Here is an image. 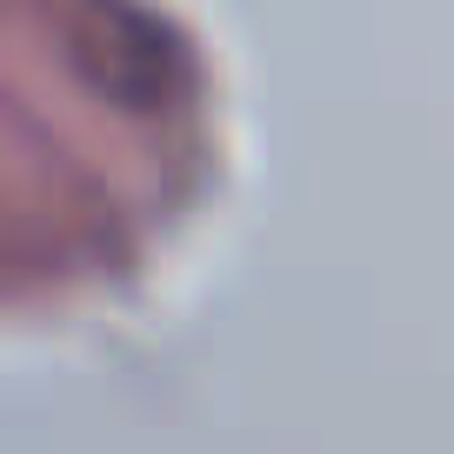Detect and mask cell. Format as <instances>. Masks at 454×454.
<instances>
[{"label": "cell", "instance_id": "obj_1", "mask_svg": "<svg viewBox=\"0 0 454 454\" xmlns=\"http://www.w3.org/2000/svg\"><path fill=\"white\" fill-rule=\"evenodd\" d=\"M74 54H81V67L94 74L114 100H134V107H160L174 74H181L168 34L147 27L141 14H121V7H107L100 27H74Z\"/></svg>", "mask_w": 454, "mask_h": 454}]
</instances>
